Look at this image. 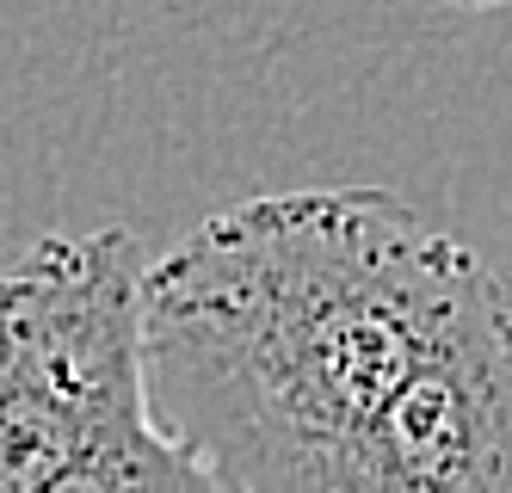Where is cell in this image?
Segmentation results:
<instances>
[{"instance_id":"1","label":"cell","mask_w":512,"mask_h":493,"mask_svg":"<svg viewBox=\"0 0 512 493\" xmlns=\"http://www.w3.org/2000/svg\"><path fill=\"white\" fill-rule=\"evenodd\" d=\"M488 278L377 185L216 210L142 265V413L223 493H346L377 413Z\"/></svg>"},{"instance_id":"2","label":"cell","mask_w":512,"mask_h":493,"mask_svg":"<svg viewBox=\"0 0 512 493\" xmlns=\"http://www.w3.org/2000/svg\"><path fill=\"white\" fill-rule=\"evenodd\" d=\"M142 247L44 235L0 265V493H50L142 413Z\"/></svg>"},{"instance_id":"3","label":"cell","mask_w":512,"mask_h":493,"mask_svg":"<svg viewBox=\"0 0 512 493\" xmlns=\"http://www.w3.org/2000/svg\"><path fill=\"white\" fill-rule=\"evenodd\" d=\"M346 493H512V290L500 278L389 395Z\"/></svg>"},{"instance_id":"4","label":"cell","mask_w":512,"mask_h":493,"mask_svg":"<svg viewBox=\"0 0 512 493\" xmlns=\"http://www.w3.org/2000/svg\"><path fill=\"white\" fill-rule=\"evenodd\" d=\"M50 493H223L186 450H173L155 426H136L118 444H105L93 463L62 475Z\"/></svg>"},{"instance_id":"5","label":"cell","mask_w":512,"mask_h":493,"mask_svg":"<svg viewBox=\"0 0 512 493\" xmlns=\"http://www.w3.org/2000/svg\"><path fill=\"white\" fill-rule=\"evenodd\" d=\"M438 7H457V13H494V7H512V0H438Z\"/></svg>"}]
</instances>
